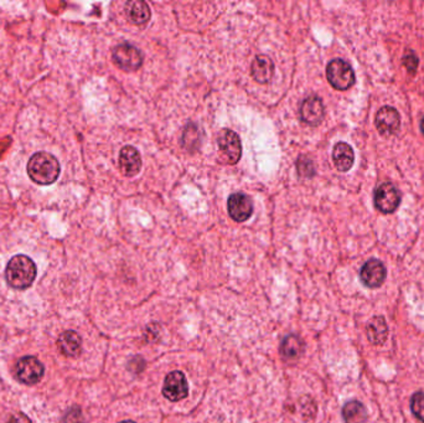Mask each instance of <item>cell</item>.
Returning <instances> with one entry per match:
<instances>
[{"instance_id": "20", "label": "cell", "mask_w": 424, "mask_h": 423, "mask_svg": "<svg viewBox=\"0 0 424 423\" xmlns=\"http://www.w3.org/2000/svg\"><path fill=\"white\" fill-rule=\"evenodd\" d=\"M342 418L345 423H365L367 420L366 409L359 401H349L342 407Z\"/></svg>"}, {"instance_id": "22", "label": "cell", "mask_w": 424, "mask_h": 423, "mask_svg": "<svg viewBox=\"0 0 424 423\" xmlns=\"http://www.w3.org/2000/svg\"><path fill=\"white\" fill-rule=\"evenodd\" d=\"M298 174L303 178H313L315 175L314 163L307 157H299L296 161Z\"/></svg>"}, {"instance_id": "2", "label": "cell", "mask_w": 424, "mask_h": 423, "mask_svg": "<svg viewBox=\"0 0 424 423\" xmlns=\"http://www.w3.org/2000/svg\"><path fill=\"white\" fill-rule=\"evenodd\" d=\"M36 273L38 268L32 258L25 255H18L8 263L5 279L12 288L26 289L35 281Z\"/></svg>"}, {"instance_id": "13", "label": "cell", "mask_w": 424, "mask_h": 423, "mask_svg": "<svg viewBox=\"0 0 424 423\" xmlns=\"http://www.w3.org/2000/svg\"><path fill=\"white\" fill-rule=\"evenodd\" d=\"M119 167H121L123 175L128 178H133L137 174H139L141 169V158L139 152L130 146L123 148L119 153Z\"/></svg>"}, {"instance_id": "12", "label": "cell", "mask_w": 424, "mask_h": 423, "mask_svg": "<svg viewBox=\"0 0 424 423\" xmlns=\"http://www.w3.org/2000/svg\"><path fill=\"white\" fill-rule=\"evenodd\" d=\"M325 115V107L320 97L310 96L303 101L301 106V118L309 126H318Z\"/></svg>"}, {"instance_id": "18", "label": "cell", "mask_w": 424, "mask_h": 423, "mask_svg": "<svg viewBox=\"0 0 424 423\" xmlns=\"http://www.w3.org/2000/svg\"><path fill=\"white\" fill-rule=\"evenodd\" d=\"M58 349L66 356H76L81 352L82 340L81 336L73 330H69L60 335L58 340Z\"/></svg>"}, {"instance_id": "19", "label": "cell", "mask_w": 424, "mask_h": 423, "mask_svg": "<svg viewBox=\"0 0 424 423\" xmlns=\"http://www.w3.org/2000/svg\"><path fill=\"white\" fill-rule=\"evenodd\" d=\"M281 354L283 358L287 360H296L304 352V343L298 335H288L282 340L281 344Z\"/></svg>"}, {"instance_id": "26", "label": "cell", "mask_w": 424, "mask_h": 423, "mask_svg": "<svg viewBox=\"0 0 424 423\" xmlns=\"http://www.w3.org/2000/svg\"><path fill=\"white\" fill-rule=\"evenodd\" d=\"M119 423H135V422H133V421H122V422H119Z\"/></svg>"}, {"instance_id": "1", "label": "cell", "mask_w": 424, "mask_h": 423, "mask_svg": "<svg viewBox=\"0 0 424 423\" xmlns=\"http://www.w3.org/2000/svg\"><path fill=\"white\" fill-rule=\"evenodd\" d=\"M29 178L39 185H50L58 179L61 172L60 163L55 155L47 152L34 154L27 163Z\"/></svg>"}, {"instance_id": "14", "label": "cell", "mask_w": 424, "mask_h": 423, "mask_svg": "<svg viewBox=\"0 0 424 423\" xmlns=\"http://www.w3.org/2000/svg\"><path fill=\"white\" fill-rule=\"evenodd\" d=\"M251 75L258 84H268L274 75V64L267 55H258L251 65Z\"/></svg>"}, {"instance_id": "11", "label": "cell", "mask_w": 424, "mask_h": 423, "mask_svg": "<svg viewBox=\"0 0 424 423\" xmlns=\"http://www.w3.org/2000/svg\"><path fill=\"white\" fill-rule=\"evenodd\" d=\"M360 278L368 288H379L385 282V264L376 258L368 260L361 268Z\"/></svg>"}, {"instance_id": "23", "label": "cell", "mask_w": 424, "mask_h": 423, "mask_svg": "<svg viewBox=\"0 0 424 423\" xmlns=\"http://www.w3.org/2000/svg\"><path fill=\"white\" fill-rule=\"evenodd\" d=\"M403 65L411 73H414L417 71L418 58L413 54V52H405L403 56Z\"/></svg>"}, {"instance_id": "5", "label": "cell", "mask_w": 424, "mask_h": 423, "mask_svg": "<svg viewBox=\"0 0 424 423\" xmlns=\"http://www.w3.org/2000/svg\"><path fill=\"white\" fill-rule=\"evenodd\" d=\"M402 200L401 192L392 183H384L375 190V207L382 214H392L399 209Z\"/></svg>"}, {"instance_id": "10", "label": "cell", "mask_w": 424, "mask_h": 423, "mask_svg": "<svg viewBox=\"0 0 424 423\" xmlns=\"http://www.w3.org/2000/svg\"><path fill=\"white\" fill-rule=\"evenodd\" d=\"M227 209L232 220L236 222H244L251 218L253 214V204L248 195L244 192L232 194L227 201Z\"/></svg>"}, {"instance_id": "25", "label": "cell", "mask_w": 424, "mask_h": 423, "mask_svg": "<svg viewBox=\"0 0 424 423\" xmlns=\"http://www.w3.org/2000/svg\"><path fill=\"white\" fill-rule=\"evenodd\" d=\"M421 130H422V133L424 135V117L423 119H422V122H421Z\"/></svg>"}, {"instance_id": "3", "label": "cell", "mask_w": 424, "mask_h": 423, "mask_svg": "<svg viewBox=\"0 0 424 423\" xmlns=\"http://www.w3.org/2000/svg\"><path fill=\"white\" fill-rule=\"evenodd\" d=\"M220 161L227 165L237 164L242 157V143L236 132L222 129L217 135Z\"/></svg>"}, {"instance_id": "17", "label": "cell", "mask_w": 424, "mask_h": 423, "mask_svg": "<svg viewBox=\"0 0 424 423\" xmlns=\"http://www.w3.org/2000/svg\"><path fill=\"white\" fill-rule=\"evenodd\" d=\"M367 338L373 345H382L388 336V327L384 317H373L367 323Z\"/></svg>"}, {"instance_id": "16", "label": "cell", "mask_w": 424, "mask_h": 423, "mask_svg": "<svg viewBox=\"0 0 424 423\" xmlns=\"http://www.w3.org/2000/svg\"><path fill=\"white\" fill-rule=\"evenodd\" d=\"M126 13L128 19L135 25H143L148 23L152 13L150 8L145 1L141 0H130L126 4Z\"/></svg>"}, {"instance_id": "24", "label": "cell", "mask_w": 424, "mask_h": 423, "mask_svg": "<svg viewBox=\"0 0 424 423\" xmlns=\"http://www.w3.org/2000/svg\"><path fill=\"white\" fill-rule=\"evenodd\" d=\"M9 423H32V421H30V418H29V417L26 416V415H24V413H21V412H19V413H16V415H14L13 417H12V418H10V421H9Z\"/></svg>"}, {"instance_id": "6", "label": "cell", "mask_w": 424, "mask_h": 423, "mask_svg": "<svg viewBox=\"0 0 424 423\" xmlns=\"http://www.w3.org/2000/svg\"><path fill=\"white\" fill-rule=\"evenodd\" d=\"M113 62L122 69L123 71L138 70L143 64V56L141 52L130 44H121L117 45L112 52Z\"/></svg>"}, {"instance_id": "4", "label": "cell", "mask_w": 424, "mask_h": 423, "mask_svg": "<svg viewBox=\"0 0 424 423\" xmlns=\"http://www.w3.org/2000/svg\"><path fill=\"white\" fill-rule=\"evenodd\" d=\"M327 77L329 84L335 90L346 91L355 84V72L351 65L345 60L335 58L331 60L327 66Z\"/></svg>"}, {"instance_id": "21", "label": "cell", "mask_w": 424, "mask_h": 423, "mask_svg": "<svg viewBox=\"0 0 424 423\" xmlns=\"http://www.w3.org/2000/svg\"><path fill=\"white\" fill-rule=\"evenodd\" d=\"M411 410L413 415L424 423V392L418 391L412 396Z\"/></svg>"}, {"instance_id": "9", "label": "cell", "mask_w": 424, "mask_h": 423, "mask_svg": "<svg viewBox=\"0 0 424 423\" xmlns=\"http://www.w3.org/2000/svg\"><path fill=\"white\" fill-rule=\"evenodd\" d=\"M375 126L379 132V135H388L397 133L401 127V115L399 111L391 106H385L379 109L375 117Z\"/></svg>"}, {"instance_id": "8", "label": "cell", "mask_w": 424, "mask_h": 423, "mask_svg": "<svg viewBox=\"0 0 424 423\" xmlns=\"http://www.w3.org/2000/svg\"><path fill=\"white\" fill-rule=\"evenodd\" d=\"M45 367L35 356H24L16 364V376L23 384L35 385L44 378Z\"/></svg>"}, {"instance_id": "15", "label": "cell", "mask_w": 424, "mask_h": 423, "mask_svg": "<svg viewBox=\"0 0 424 423\" xmlns=\"http://www.w3.org/2000/svg\"><path fill=\"white\" fill-rule=\"evenodd\" d=\"M333 161L339 172H349L355 163V153L351 146L345 141H339L333 150Z\"/></svg>"}, {"instance_id": "7", "label": "cell", "mask_w": 424, "mask_h": 423, "mask_svg": "<svg viewBox=\"0 0 424 423\" xmlns=\"http://www.w3.org/2000/svg\"><path fill=\"white\" fill-rule=\"evenodd\" d=\"M163 395L172 402H178L187 398L189 384L184 372L176 370L167 374L163 386Z\"/></svg>"}]
</instances>
